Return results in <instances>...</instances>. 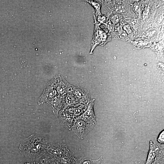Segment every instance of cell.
Segmentation results:
<instances>
[{"instance_id": "cell-1", "label": "cell", "mask_w": 164, "mask_h": 164, "mask_svg": "<svg viewBox=\"0 0 164 164\" xmlns=\"http://www.w3.org/2000/svg\"><path fill=\"white\" fill-rule=\"evenodd\" d=\"M47 144V140L43 136L33 135L24 140L20 148L26 156L32 157L44 152Z\"/></svg>"}, {"instance_id": "cell-2", "label": "cell", "mask_w": 164, "mask_h": 164, "mask_svg": "<svg viewBox=\"0 0 164 164\" xmlns=\"http://www.w3.org/2000/svg\"><path fill=\"white\" fill-rule=\"evenodd\" d=\"M95 126L77 118L75 119L71 129L78 138L82 139Z\"/></svg>"}, {"instance_id": "cell-3", "label": "cell", "mask_w": 164, "mask_h": 164, "mask_svg": "<svg viewBox=\"0 0 164 164\" xmlns=\"http://www.w3.org/2000/svg\"><path fill=\"white\" fill-rule=\"evenodd\" d=\"M46 149L47 151L56 160L63 157L69 150L65 144L60 143L50 144L48 145Z\"/></svg>"}, {"instance_id": "cell-4", "label": "cell", "mask_w": 164, "mask_h": 164, "mask_svg": "<svg viewBox=\"0 0 164 164\" xmlns=\"http://www.w3.org/2000/svg\"><path fill=\"white\" fill-rule=\"evenodd\" d=\"M93 104L92 101L90 103L84 112L77 118L95 125L96 122L93 110Z\"/></svg>"}, {"instance_id": "cell-5", "label": "cell", "mask_w": 164, "mask_h": 164, "mask_svg": "<svg viewBox=\"0 0 164 164\" xmlns=\"http://www.w3.org/2000/svg\"><path fill=\"white\" fill-rule=\"evenodd\" d=\"M35 164H56V159L47 151L43 152L35 160Z\"/></svg>"}, {"instance_id": "cell-6", "label": "cell", "mask_w": 164, "mask_h": 164, "mask_svg": "<svg viewBox=\"0 0 164 164\" xmlns=\"http://www.w3.org/2000/svg\"><path fill=\"white\" fill-rule=\"evenodd\" d=\"M150 149L145 164H152L155 161L157 157L158 150V145L155 143L150 141Z\"/></svg>"}, {"instance_id": "cell-7", "label": "cell", "mask_w": 164, "mask_h": 164, "mask_svg": "<svg viewBox=\"0 0 164 164\" xmlns=\"http://www.w3.org/2000/svg\"><path fill=\"white\" fill-rule=\"evenodd\" d=\"M56 162L62 164H75V158L69 150L63 157L56 160Z\"/></svg>"}, {"instance_id": "cell-8", "label": "cell", "mask_w": 164, "mask_h": 164, "mask_svg": "<svg viewBox=\"0 0 164 164\" xmlns=\"http://www.w3.org/2000/svg\"><path fill=\"white\" fill-rule=\"evenodd\" d=\"M102 159L101 156L95 160L91 159L86 157H81L75 158V164H100Z\"/></svg>"}, {"instance_id": "cell-9", "label": "cell", "mask_w": 164, "mask_h": 164, "mask_svg": "<svg viewBox=\"0 0 164 164\" xmlns=\"http://www.w3.org/2000/svg\"><path fill=\"white\" fill-rule=\"evenodd\" d=\"M85 109L83 105L75 106L69 108L67 111L71 116L79 117L83 113Z\"/></svg>"}, {"instance_id": "cell-10", "label": "cell", "mask_w": 164, "mask_h": 164, "mask_svg": "<svg viewBox=\"0 0 164 164\" xmlns=\"http://www.w3.org/2000/svg\"><path fill=\"white\" fill-rule=\"evenodd\" d=\"M66 106H70L78 103V101L75 99L73 96L71 94L67 95L66 98Z\"/></svg>"}, {"instance_id": "cell-11", "label": "cell", "mask_w": 164, "mask_h": 164, "mask_svg": "<svg viewBox=\"0 0 164 164\" xmlns=\"http://www.w3.org/2000/svg\"><path fill=\"white\" fill-rule=\"evenodd\" d=\"M67 84V83L65 82V80L60 81L58 88L59 93L63 94L67 91L68 87Z\"/></svg>"}, {"instance_id": "cell-12", "label": "cell", "mask_w": 164, "mask_h": 164, "mask_svg": "<svg viewBox=\"0 0 164 164\" xmlns=\"http://www.w3.org/2000/svg\"><path fill=\"white\" fill-rule=\"evenodd\" d=\"M158 141L161 143H164V131L162 132L160 134L158 138Z\"/></svg>"}, {"instance_id": "cell-13", "label": "cell", "mask_w": 164, "mask_h": 164, "mask_svg": "<svg viewBox=\"0 0 164 164\" xmlns=\"http://www.w3.org/2000/svg\"><path fill=\"white\" fill-rule=\"evenodd\" d=\"M56 164H61L60 163H59L58 162H56Z\"/></svg>"}]
</instances>
